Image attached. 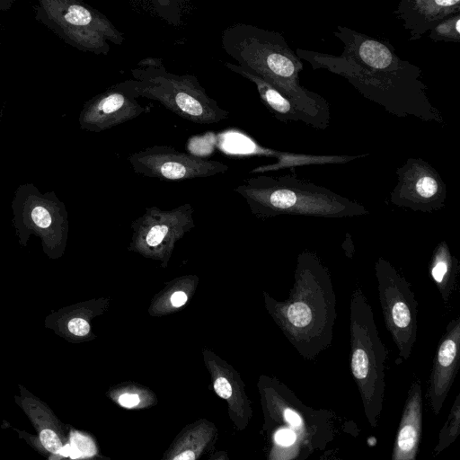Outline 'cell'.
<instances>
[{"mask_svg":"<svg viewBox=\"0 0 460 460\" xmlns=\"http://www.w3.org/2000/svg\"><path fill=\"white\" fill-rule=\"evenodd\" d=\"M343 50L334 56L297 49L313 69H325L347 79L364 97L398 117L444 123L430 102L419 66L402 59L386 40L338 25L333 31Z\"/></svg>","mask_w":460,"mask_h":460,"instance_id":"obj_1","label":"cell"},{"mask_svg":"<svg viewBox=\"0 0 460 460\" xmlns=\"http://www.w3.org/2000/svg\"><path fill=\"white\" fill-rule=\"evenodd\" d=\"M221 44L238 65L246 67L274 86L305 113L311 127L325 129L330 125L329 102L320 94L301 85V58L275 31L246 23L226 28Z\"/></svg>","mask_w":460,"mask_h":460,"instance_id":"obj_2","label":"cell"},{"mask_svg":"<svg viewBox=\"0 0 460 460\" xmlns=\"http://www.w3.org/2000/svg\"><path fill=\"white\" fill-rule=\"evenodd\" d=\"M279 312L284 333L305 359H314L331 346L336 296L330 271L315 253L304 251L297 256L293 287Z\"/></svg>","mask_w":460,"mask_h":460,"instance_id":"obj_3","label":"cell"},{"mask_svg":"<svg viewBox=\"0 0 460 460\" xmlns=\"http://www.w3.org/2000/svg\"><path fill=\"white\" fill-rule=\"evenodd\" d=\"M256 174L234 190L245 199L252 214L259 219L282 215L342 218L368 214L362 204L296 174Z\"/></svg>","mask_w":460,"mask_h":460,"instance_id":"obj_4","label":"cell"},{"mask_svg":"<svg viewBox=\"0 0 460 460\" xmlns=\"http://www.w3.org/2000/svg\"><path fill=\"white\" fill-rule=\"evenodd\" d=\"M130 74L133 78L114 86L136 99L156 101L197 124L218 123L229 117V112L206 93L196 76L167 71L161 58H143Z\"/></svg>","mask_w":460,"mask_h":460,"instance_id":"obj_5","label":"cell"},{"mask_svg":"<svg viewBox=\"0 0 460 460\" xmlns=\"http://www.w3.org/2000/svg\"><path fill=\"white\" fill-rule=\"evenodd\" d=\"M350 370L369 425L376 427L383 409L387 351L370 304L361 288L350 299Z\"/></svg>","mask_w":460,"mask_h":460,"instance_id":"obj_6","label":"cell"},{"mask_svg":"<svg viewBox=\"0 0 460 460\" xmlns=\"http://www.w3.org/2000/svg\"><path fill=\"white\" fill-rule=\"evenodd\" d=\"M35 18L68 45L107 55L109 42L120 45L124 34L105 14L83 0H37Z\"/></svg>","mask_w":460,"mask_h":460,"instance_id":"obj_7","label":"cell"},{"mask_svg":"<svg viewBox=\"0 0 460 460\" xmlns=\"http://www.w3.org/2000/svg\"><path fill=\"white\" fill-rule=\"evenodd\" d=\"M375 274L386 329L399 356L407 360L417 341L418 302L415 294L406 279L382 257L375 263Z\"/></svg>","mask_w":460,"mask_h":460,"instance_id":"obj_8","label":"cell"},{"mask_svg":"<svg viewBox=\"0 0 460 460\" xmlns=\"http://www.w3.org/2000/svg\"><path fill=\"white\" fill-rule=\"evenodd\" d=\"M191 204H181L170 210L146 208L143 215L131 223L129 250L165 259L176 243L194 226Z\"/></svg>","mask_w":460,"mask_h":460,"instance_id":"obj_9","label":"cell"},{"mask_svg":"<svg viewBox=\"0 0 460 460\" xmlns=\"http://www.w3.org/2000/svg\"><path fill=\"white\" fill-rule=\"evenodd\" d=\"M13 208L19 237L33 234L49 245L66 241L67 213L65 205L51 193L43 195L31 184L21 186L16 191Z\"/></svg>","mask_w":460,"mask_h":460,"instance_id":"obj_10","label":"cell"},{"mask_svg":"<svg viewBox=\"0 0 460 460\" xmlns=\"http://www.w3.org/2000/svg\"><path fill=\"white\" fill-rule=\"evenodd\" d=\"M137 174L164 181H183L211 177L228 171L229 166L180 151L171 146H152L128 156Z\"/></svg>","mask_w":460,"mask_h":460,"instance_id":"obj_11","label":"cell"},{"mask_svg":"<svg viewBox=\"0 0 460 460\" xmlns=\"http://www.w3.org/2000/svg\"><path fill=\"white\" fill-rule=\"evenodd\" d=\"M397 183L390 193L396 207L432 213L445 206L447 185L438 172L421 158L410 157L395 171Z\"/></svg>","mask_w":460,"mask_h":460,"instance_id":"obj_12","label":"cell"},{"mask_svg":"<svg viewBox=\"0 0 460 460\" xmlns=\"http://www.w3.org/2000/svg\"><path fill=\"white\" fill-rule=\"evenodd\" d=\"M146 111L136 98L114 85L87 101L79 115L80 128L95 133L134 119Z\"/></svg>","mask_w":460,"mask_h":460,"instance_id":"obj_13","label":"cell"},{"mask_svg":"<svg viewBox=\"0 0 460 460\" xmlns=\"http://www.w3.org/2000/svg\"><path fill=\"white\" fill-rule=\"evenodd\" d=\"M460 358V317L447 325L433 360L428 388V398L434 413L438 415L454 383Z\"/></svg>","mask_w":460,"mask_h":460,"instance_id":"obj_14","label":"cell"},{"mask_svg":"<svg viewBox=\"0 0 460 460\" xmlns=\"http://www.w3.org/2000/svg\"><path fill=\"white\" fill-rule=\"evenodd\" d=\"M460 13V0H401L394 11L409 32L410 40L420 39L445 18Z\"/></svg>","mask_w":460,"mask_h":460,"instance_id":"obj_15","label":"cell"},{"mask_svg":"<svg viewBox=\"0 0 460 460\" xmlns=\"http://www.w3.org/2000/svg\"><path fill=\"white\" fill-rule=\"evenodd\" d=\"M422 430V391L420 380H414L408 391L397 429L392 460H414Z\"/></svg>","mask_w":460,"mask_h":460,"instance_id":"obj_16","label":"cell"},{"mask_svg":"<svg viewBox=\"0 0 460 460\" xmlns=\"http://www.w3.org/2000/svg\"><path fill=\"white\" fill-rule=\"evenodd\" d=\"M224 65L232 72L254 84L261 102L277 119L285 123L288 121H300L311 126V121L305 113L299 111L288 98L261 77L238 64L225 62Z\"/></svg>","mask_w":460,"mask_h":460,"instance_id":"obj_17","label":"cell"},{"mask_svg":"<svg viewBox=\"0 0 460 460\" xmlns=\"http://www.w3.org/2000/svg\"><path fill=\"white\" fill-rule=\"evenodd\" d=\"M429 272L445 303L448 302L455 289L459 272V261L451 253L446 241L440 242L434 249Z\"/></svg>","mask_w":460,"mask_h":460,"instance_id":"obj_18","label":"cell"},{"mask_svg":"<svg viewBox=\"0 0 460 460\" xmlns=\"http://www.w3.org/2000/svg\"><path fill=\"white\" fill-rule=\"evenodd\" d=\"M132 5L166 23L179 27L183 22L190 0H128Z\"/></svg>","mask_w":460,"mask_h":460,"instance_id":"obj_19","label":"cell"},{"mask_svg":"<svg viewBox=\"0 0 460 460\" xmlns=\"http://www.w3.org/2000/svg\"><path fill=\"white\" fill-rule=\"evenodd\" d=\"M460 432V395L456 397L455 402L451 408L449 415L439 431L438 444L433 450V455L437 456L445 448L449 447L458 437Z\"/></svg>","mask_w":460,"mask_h":460,"instance_id":"obj_20","label":"cell"},{"mask_svg":"<svg viewBox=\"0 0 460 460\" xmlns=\"http://www.w3.org/2000/svg\"><path fill=\"white\" fill-rule=\"evenodd\" d=\"M429 38L435 42H460V13L452 14L429 31Z\"/></svg>","mask_w":460,"mask_h":460,"instance_id":"obj_21","label":"cell"},{"mask_svg":"<svg viewBox=\"0 0 460 460\" xmlns=\"http://www.w3.org/2000/svg\"><path fill=\"white\" fill-rule=\"evenodd\" d=\"M44 447L53 454H58L62 444L58 435L51 429H45L40 434Z\"/></svg>","mask_w":460,"mask_h":460,"instance_id":"obj_22","label":"cell"},{"mask_svg":"<svg viewBox=\"0 0 460 460\" xmlns=\"http://www.w3.org/2000/svg\"><path fill=\"white\" fill-rule=\"evenodd\" d=\"M71 446L80 454V456H91L94 454L93 442L80 434H73L71 437Z\"/></svg>","mask_w":460,"mask_h":460,"instance_id":"obj_23","label":"cell"},{"mask_svg":"<svg viewBox=\"0 0 460 460\" xmlns=\"http://www.w3.org/2000/svg\"><path fill=\"white\" fill-rule=\"evenodd\" d=\"M68 330L76 336H84L90 331L89 323L82 318H73L68 323Z\"/></svg>","mask_w":460,"mask_h":460,"instance_id":"obj_24","label":"cell"},{"mask_svg":"<svg viewBox=\"0 0 460 460\" xmlns=\"http://www.w3.org/2000/svg\"><path fill=\"white\" fill-rule=\"evenodd\" d=\"M214 388L217 395L221 398L227 399L232 395V386L224 377H218L216 380Z\"/></svg>","mask_w":460,"mask_h":460,"instance_id":"obj_25","label":"cell"},{"mask_svg":"<svg viewBox=\"0 0 460 460\" xmlns=\"http://www.w3.org/2000/svg\"><path fill=\"white\" fill-rule=\"evenodd\" d=\"M119 402L123 407L131 408L138 404L139 397L137 394H124L119 396Z\"/></svg>","mask_w":460,"mask_h":460,"instance_id":"obj_26","label":"cell"},{"mask_svg":"<svg viewBox=\"0 0 460 460\" xmlns=\"http://www.w3.org/2000/svg\"><path fill=\"white\" fill-rule=\"evenodd\" d=\"M187 301V296L182 291H177L172 294L171 297V303L173 306L179 307L183 305Z\"/></svg>","mask_w":460,"mask_h":460,"instance_id":"obj_27","label":"cell"},{"mask_svg":"<svg viewBox=\"0 0 460 460\" xmlns=\"http://www.w3.org/2000/svg\"><path fill=\"white\" fill-rule=\"evenodd\" d=\"M342 247H349V248H344V250L346 252V254L349 257H351V255L353 254V242H352L351 236L349 235V233L346 234V238H345Z\"/></svg>","mask_w":460,"mask_h":460,"instance_id":"obj_28","label":"cell"},{"mask_svg":"<svg viewBox=\"0 0 460 460\" xmlns=\"http://www.w3.org/2000/svg\"><path fill=\"white\" fill-rule=\"evenodd\" d=\"M195 458V455L192 451L187 450L181 453L179 456H176L174 460H193Z\"/></svg>","mask_w":460,"mask_h":460,"instance_id":"obj_29","label":"cell"},{"mask_svg":"<svg viewBox=\"0 0 460 460\" xmlns=\"http://www.w3.org/2000/svg\"><path fill=\"white\" fill-rule=\"evenodd\" d=\"M71 453V445H66L65 447L62 446L58 454L63 456H69Z\"/></svg>","mask_w":460,"mask_h":460,"instance_id":"obj_30","label":"cell"},{"mask_svg":"<svg viewBox=\"0 0 460 460\" xmlns=\"http://www.w3.org/2000/svg\"><path fill=\"white\" fill-rule=\"evenodd\" d=\"M14 0H0V9L7 10Z\"/></svg>","mask_w":460,"mask_h":460,"instance_id":"obj_31","label":"cell"}]
</instances>
